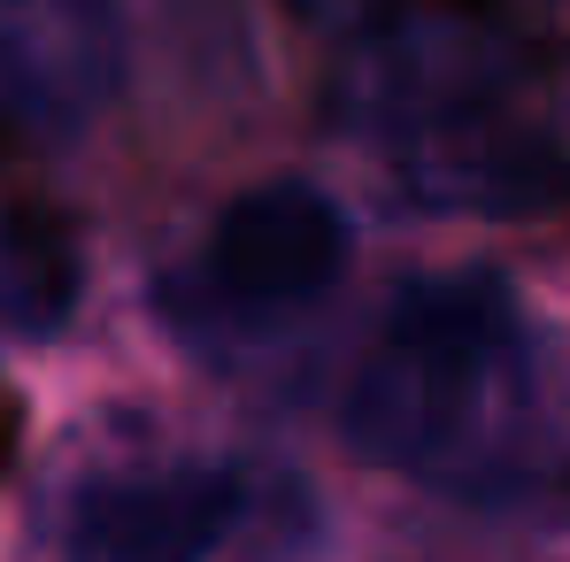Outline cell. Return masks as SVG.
Wrapping results in <instances>:
<instances>
[{
  "instance_id": "cell-1",
  "label": "cell",
  "mask_w": 570,
  "mask_h": 562,
  "mask_svg": "<svg viewBox=\"0 0 570 562\" xmlns=\"http://www.w3.org/2000/svg\"><path fill=\"white\" fill-rule=\"evenodd\" d=\"M540 339L493 270L409 285L340 401L363 463L463 493H517L540 463Z\"/></svg>"
},
{
  "instance_id": "cell-2",
  "label": "cell",
  "mask_w": 570,
  "mask_h": 562,
  "mask_svg": "<svg viewBox=\"0 0 570 562\" xmlns=\"http://www.w3.org/2000/svg\"><path fill=\"white\" fill-rule=\"evenodd\" d=\"M363 62L340 116L385 147L401 193L471 216L570 208V147L524 100L517 55L471 16H385L363 31Z\"/></svg>"
},
{
  "instance_id": "cell-3",
  "label": "cell",
  "mask_w": 570,
  "mask_h": 562,
  "mask_svg": "<svg viewBox=\"0 0 570 562\" xmlns=\"http://www.w3.org/2000/svg\"><path fill=\"white\" fill-rule=\"evenodd\" d=\"M347 255H355L347 208L308 178H271L224 200V216L200 239L193 285L208 316H232L239 332H278L347 278Z\"/></svg>"
},
{
  "instance_id": "cell-4",
  "label": "cell",
  "mask_w": 570,
  "mask_h": 562,
  "mask_svg": "<svg viewBox=\"0 0 570 562\" xmlns=\"http://www.w3.org/2000/svg\"><path fill=\"white\" fill-rule=\"evenodd\" d=\"M255 516V477L239 463L108 470L70 493L62 562H216Z\"/></svg>"
},
{
  "instance_id": "cell-5",
  "label": "cell",
  "mask_w": 570,
  "mask_h": 562,
  "mask_svg": "<svg viewBox=\"0 0 570 562\" xmlns=\"http://www.w3.org/2000/svg\"><path fill=\"white\" fill-rule=\"evenodd\" d=\"M86 300L78 231L47 208H0V332L16 339H62Z\"/></svg>"
},
{
  "instance_id": "cell-6",
  "label": "cell",
  "mask_w": 570,
  "mask_h": 562,
  "mask_svg": "<svg viewBox=\"0 0 570 562\" xmlns=\"http://www.w3.org/2000/svg\"><path fill=\"white\" fill-rule=\"evenodd\" d=\"M308 31H371L393 16V0H285Z\"/></svg>"
}]
</instances>
